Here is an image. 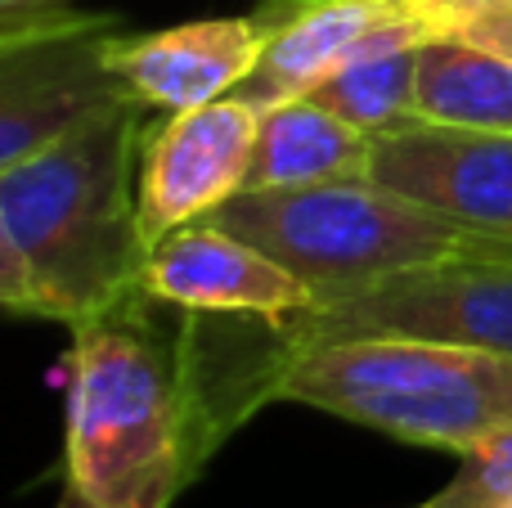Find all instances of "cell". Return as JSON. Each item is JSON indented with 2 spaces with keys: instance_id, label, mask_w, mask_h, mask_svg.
Wrapping results in <instances>:
<instances>
[{
  "instance_id": "16",
  "label": "cell",
  "mask_w": 512,
  "mask_h": 508,
  "mask_svg": "<svg viewBox=\"0 0 512 508\" xmlns=\"http://www.w3.org/2000/svg\"><path fill=\"white\" fill-rule=\"evenodd\" d=\"M0 311L41 315V297H36L32 270H27L23 252H18L14 234H9V225H5V216H0Z\"/></svg>"
},
{
  "instance_id": "15",
  "label": "cell",
  "mask_w": 512,
  "mask_h": 508,
  "mask_svg": "<svg viewBox=\"0 0 512 508\" xmlns=\"http://www.w3.org/2000/svg\"><path fill=\"white\" fill-rule=\"evenodd\" d=\"M512 495V419L459 455V473L414 508H495Z\"/></svg>"
},
{
  "instance_id": "3",
  "label": "cell",
  "mask_w": 512,
  "mask_h": 508,
  "mask_svg": "<svg viewBox=\"0 0 512 508\" xmlns=\"http://www.w3.org/2000/svg\"><path fill=\"white\" fill-rule=\"evenodd\" d=\"M203 221L256 243L292 270L315 293V306H333L427 261L512 248V234L472 230L373 185L369 176L306 189H239Z\"/></svg>"
},
{
  "instance_id": "14",
  "label": "cell",
  "mask_w": 512,
  "mask_h": 508,
  "mask_svg": "<svg viewBox=\"0 0 512 508\" xmlns=\"http://www.w3.org/2000/svg\"><path fill=\"white\" fill-rule=\"evenodd\" d=\"M418 117L512 135V59L463 36H427L418 50Z\"/></svg>"
},
{
  "instance_id": "1",
  "label": "cell",
  "mask_w": 512,
  "mask_h": 508,
  "mask_svg": "<svg viewBox=\"0 0 512 508\" xmlns=\"http://www.w3.org/2000/svg\"><path fill=\"white\" fill-rule=\"evenodd\" d=\"M68 383V500L171 508L225 437L279 401L283 324L185 311L144 284L81 315Z\"/></svg>"
},
{
  "instance_id": "17",
  "label": "cell",
  "mask_w": 512,
  "mask_h": 508,
  "mask_svg": "<svg viewBox=\"0 0 512 508\" xmlns=\"http://www.w3.org/2000/svg\"><path fill=\"white\" fill-rule=\"evenodd\" d=\"M400 5H405V14L414 18L427 36H454V32H463L472 18L495 9L499 0H400Z\"/></svg>"
},
{
  "instance_id": "21",
  "label": "cell",
  "mask_w": 512,
  "mask_h": 508,
  "mask_svg": "<svg viewBox=\"0 0 512 508\" xmlns=\"http://www.w3.org/2000/svg\"><path fill=\"white\" fill-rule=\"evenodd\" d=\"M495 508H512V495H508V500H499V504H495Z\"/></svg>"
},
{
  "instance_id": "18",
  "label": "cell",
  "mask_w": 512,
  "mask_h": 508,
  "mask_svg": "<svg viewBox=\"0 0 512 508\" xmlns=\"http://www.w3.org/2000/svg\"><path fill=\"white\" fill-rule=\"evenodd\" d=\"M454 36H463V41H472V45H486V50L512 59V0H499L495 9H486L481 18H472V23Z\"/></svg>"
},
{
  "instance_id": "8",
  "label": "cell",
  "mask_w": 512,
  "mask_h": 508,
  "mask_svg": "<svg viewBox=\"0 0 512 508\" xmlns=\"http://www.w3.org/2000/svg\"><path fill=\"white\" fill-rule=\"evenodd\" d=\"M256 117V108L225 95L189 113H167L144 131L140 225L149 248L239 194L252 162Z\"/></svg>"
},
{
  "instance_id": "2",
  "label": "cell",
  "mask_w": 512,
  "mask_h": 508,
  "mask_svg": "<svg viewBox=\"0 0 512 508\" xmlns=\"http://www.w3.org/2000/svg\"><path fill=\"white\" fill-rule=\"evenodd\" d=\"M144 104L113 99L0 171V216L45 320L72 324L131 293L149 261L140 225Z\"/></svg>"
},
{
  "instance_id": "7",
  "label": "cell",
  "mask_w": 512,
  "mask_h": 508,
  "mask_svg": "<svg viewBox=\"0 0 512 508\" xmlns=\"http://www.w3.org/2000/svg\"><path fill=\"white\" fill-rule=\"evenodd\" d=\"M364 176L472 230L512 234V135L504 131H468L414 117L396 131L373 135Z\"/></svg>"
},
{
  "instance_id": "19",
  "label": "cell",
  "mask_w": 512,
  "mask_h": 508,
  "mask_svg": "<svg viewBox=\"0 0 512 508\" xmlns=\"http://www.w3.org/2000/svg\"><path fill=\"white\" fill-rule=\"evenodd\" d=\"M68 0H0V27L9 23H23V18L36 14H50V9H63Z\"/></svg>"
},
{
  "instance_id": "5",
  "label": "cell",
  "mask_w": 512,
  "mask_h": 508,
  "mask_svg": "<svg viewBox=\"0 0 512 508\" xmlns=\"http://www.w3.org/2000/svg\"><path fill=\"white\" fill-rule=\"evenodd\" d=\"M288 351L342 338H423L512 356V248L400 270L283 324Z\"/></svg>"
},
{
  "instance_id": "11",
  "label": "cell",
  "mask_w": 512,
  "mask_h": 508,
  "mask_svg": "<svg viewBox=\"0 0 512 508\" xmlns=\"http://www.w3.org/2000/svg\"><path fill=\"white\" fill-rule=\"evenodd\" d=\"M261 23L256 14L203 18L162 32H117L108 45V68L117 86L144 108L189 113L234 95L252 63L261 59Z\"/></svg>"
},
{
  "instance_id": "10",
  "label": "cell",
  "mask_w": 512,
  "mask_h": 508,
  "mask_svg": "<svg viewBox=\"0 0 512 508\" xmlns=\"http://www.w3.org/2000/svg\"><path fill=\"white\" fill-rule=\"evenodd\" d=\"M252 14L265 45L230 99L256 113L306 99L373 36L396 23H414L400 0H261Z\"/></svg>"
},
{
  "instance_id": "20",
  "label": "cell",
  "mask_w": 512,
  "mask_h": 508,
  "mask_svg": "<svg viewBox=\"0 0 512 508\" xmlns=\"http://www.w3.org/2000/svg\"><path fill=\"white\" fill-rule=\"evenodd\" d=\"M63 508H81V504H77V500H68V495H63Z\"/></svg>"
},
{
  "instance_id": "12",
  "label": "cell",
  "mask_w": 512,
  "mask_h": 508,
  "mask_svg": "<svg viewBox=\"0 0 512 508\" xmlns=\"http://www.w3.org/2000/svg\"><path fill=\"white\" fill-rule=\"evenodd\" d=\"M373 135L355 131L315 99H288L256 117V140L243 189H306L360 180L369 171Z\"/></svg>"
},
{
  "instance_id": "9",
  "label": "cell",
  "mask_w": 512,
  "mask_h": 508,
  "mask_svg": "<svg viewBox=\"0 0 512 508\" xmlns=\"http://www.w3.org/2000/svg\"><path fill=\"white\" fill-rule=\"evenodd\" d=\"M140 284L185 311L248 315L270 324H288L315 306V293L292 270L212 221L180 225L153 243Z\"/></svg>"
},
{
  "instance_id": "13",
  "label": "cell",
  "mask_w": 512,
  "mask_h": 508,
  "mask_svg": "<svg viewBox=\"0 0 512 508\" xmlns=\"http://www.w3.org/2000/svg\"><path fill=\"white\" fill-rule=\"evenodd\" d=\"M427 32L418 23H396L373 36L360 54L319 81L306 99L337 113L364 135H382L418 117V50Z\"/></svg>"
},
{
  "instance_id": "6",
  "label": "cell",
  "mask_w": 512,
  "mask_h": 508,
  "mask_svg": "<svg viewBox=\"0 0 512 508\" xmlns=\"http://www.w3.org/2000/svg\"><path fill=\"white\" fill-rule=\"evenodd\" d=\"M117 32V18L68 5L0 27V171L95 108L131 99L108 68Z\"/></svg>"
},
{
  "instance_id": "4",
  "label": "cell",
  "mask_w": 512,
  "mask_h": 508,
  "mask_svg": "<svg viewBox=\"0 0 512 508\" xmlns=\"http://www.w3.org/2000/svg\"><path fill=\"white\" fill-rule=\"evenodd\" d=\"M279 401L409 446L468 455L512 419V356L423 338H342L292 351Z\"/></svg>"
}]
</instances>
